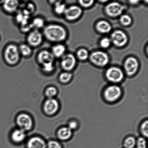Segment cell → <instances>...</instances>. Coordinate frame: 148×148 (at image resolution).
<instances>
[{
	"label": "cell",
	"instance_id": "21",
	"mask_svg": "<svg viewBox=\"0 0 148 148\" xmlns=\"http://www.w3.org/2000/svg\"><path fill=\"white\" fill-rule=\"evenodd\" d=\"M72 135V130L69 127H63L58 132V136L60 140H66L70 138Z\"/></svg>",
	"mask_w": 148,
	"mask_h": 148
},
{
	"label": "cell",
	"instance_id": "39",
	"mask_svg": "<svg viewBox=\"0 0 148 148\" xmlns=\"http://www.w3.org/2000/svg\"><path fill=\"white\" fill-rule=\"evenodd\" d=\"M141 1H143V2L146 3V4H147L148 3V0H141Z\"/></svg>",
	"mask_w": 148,
	"mask_h": 148
},
{
	"label": "cell",
	"instance_id": "7",
	"mask_svg": "<svg viewBox=\"0 0 148 148\" xmlns=\"http://www.w3.org/2000/svg\"><path fill=\"white\" fill-rule=\"evenodd\" d=\"M121 95V90L119 86L112 85L108 87L104 92V96L107 101L113 102L118 99Z\"/></svg>",
	"mask_w": 148,
	"mask_h": 148
},
{
	"label": "cell",
	"instance_id": "12",
	"mask_svg": "<svg viewBox=\"0 0 148 148\" xmlns=\"http://www.w3.org/2000/svg\"><path fill=\"white\" fill-rule=\"evenodd\" d=\"M138 62L134 57L127 58L125 62L124 67L126 73L129 76H132L137 72L138 67Z\"/></svg>",
	"mask_w": 148,
	"mask_h": 148
},
{
	"label": "cell",
	"instance_id": "35",
	"mask_svg": "<svg viewBox=\"0 0 148 148\" xmlns=\"http://www.w3.org/2000/svg\"><path fill=\"white\" fill-rule=\"evenodd\" d=\"M77 124L75 121H71L69 123V128L71 130L75 129L77 127Z\"/></svg>",
	"mask_w": 148,
	"mask_h": 148
},
{
	"label": "cell",
	"instance_id": "25",
	"mask_svg": "<svg viewBox=\"0 0 148 148\" xmlns=\"http://www.w3.org/2000/svg\"><path fill=\"white\" fill-rule=\"evenodd\" d=\"M136 143L135 139L133 137H129L124 142V146L125 148H133Z\"/></svg>",
	"mask_w": 148,
	"mask_h": 148
},
{
	"label": "cell",
	"instance_id": "27",
	"mask_svg": "<svg viewBox=\"0 0 148 148\" xmlns=\"http://www.w3.org/2000/svg\"><path fill=\"white\" fill-rule=\"evenodd\" d=\"M77 54L78 59L82 61L86 60L88 56V52L86 50L84 49H79L77 52Z\"/></svg>",
	"mask_w": 148,
	"mask_h": 148
},
{
	"label": "cell",
	"instance_id": "31",
	"mask_svg": "<svg viewBox=\"0 0 148 148\" xmlns=\"http://www.w3.org/2000/svg\"><path fill=\"white\" fill-rule=\"evenodd\" d=\"M140 130L142 134L146 137L148 136V121L147 120L143 123L140 127Z\"/></svg>",
	"mask_w": 148,
	"mask_h": 148
},
{
	"label": "cell",
	"instance_id": "33",
	"mask_svg": "<svg viewBox=\"0 0 148 148\" xmlns=\"http://www.w3.org/2000/svg\"><path fill=\"white\" fill-rule=\"evenodd\" d=\"M136 143L138 148H146L147 143L146 140L143 138L140 137L138 138Z\"/></svg>",
	"mask_w": 148,
	"mask_h": 148
},
{
	"label": "cell",
	"instance_id": "10",
	"mask_svg": "<svg viewBox=\"0 0 148 148\" xmlns=\"http://www.w3.org/2000/svg\"><path fill=\"white\" fill-rule=\"evenodd\" d=\"M75 56L72 54H65L61 58L60 66L64 70L69 72L72 70L76 64Z\"/></svg>",
	"mask_w": 148,
	"mask_h": 148
},
{
	"label": "cell",
	"instance_id": "14",
	"mask_svg": "<svg viewBox=\"0 0 148 148\" xmlns=\"http://www.w3.org/2000/svg\"><path fill=\"white\" fill-rule=\"evenodd\" d=\"M17 124L21 129L28 130L32 127L33 122L31 117L25 114H22L18 116L17 119Z\"/></svg>",
	"mask_w": 148,
	"mask_h": 148
},
{
	"label": "cell",
	"instance_id": "18",
	"mask_svg": "<svg viewBox=\"0 0 148 148\" xmlns=\"http://www.w3.org/2000/svg\"><path fill=\"white\" fill-rule=\"evenodd\" d=\"M32 30H40L44 28L45 26V21L44 18L41 17H34L30 22Z\"/></svg>",
	"mask_w": 148,
	"mask_h": 148
},
{
	"label": "cell",
	"instance_id": "8",
	"mask_svg": "<svg viewBox=\"0 0 148 148\" xmlns=\"http://www.w3.org/2000/svg\"><path fill=\"white\" fill-rule=\"evenodd\" d=\"M106 75L108 81L114 83L121 82L124 78L122 71L116 67H110L107 70Z\"/></svg>",
	"mask_w": 148,
	"mask_h": 148
},
{
	"label": "cell",
	"instance_id": "23",
	"mask_svg": "<svg viewBox=\"0 0 148 148\" xmlns=\"http://www.w3.org/2000/svg\"><path fill=\"white\" fill-rule=\"evenodd\" d=\"M66 6L63 2L58 3L53 6V10L55 14L58 16L64 14Z\"/></svg>",
	"mask_w": 148,
	"mask_h": 148
},
{
	"label": "cell",
	"instance_id": "22",
	"mask_svg": "<svg viewBox=\"0 0 148 148\" xmlns=\"http://www.w3.org/2000/svg\"><path fill=\"white\" fill-rule=\"evenodd\" d=\"M25 137L24 131L22 129L15 130L13 133L12 138L14 141L20 142L24 140Z\"/></svg>",
	"mask_w": 148,
	"mask_h": 148
},
{
	"label": "cell",
	"instance_id": "32",
	"mask_svg": "<svg viewBox=\"0 0 148 148\" xmlns=\"http://www.w3.org/2000/svg\"><path fill=\"white\" fill-rule=\"evenodd\" d=\"M111 41L108 38L105 37L103 38L100 42V45L101 47L104 48H107L109 47L111 44Z\"/></svg>",
	"mask_w": 148,
	"mask_h": 148
},
{
	"label": "cell",
	"instance_id": "34",
	"mask_svg": "<svg viewBox=\"0 0 148 148\" xmlns=\"http://www.w3.org/2000/svg\"><path fill=\"white\" fill-rule=\"evenodd\" d=\"M48 148H62V147L58 142L51 141L49 142L48 144Z\"/></svg>",
	"mask_w": 148,
	"mask_h": 148
},
{
	"label": "cell",
	"instance_id": "6",
	"mask_svg": "<svg viewBox=\"0 0 148 148\" xmlns=\"http://www.w3.org/2000/svg\"><path fill=\"white\" fill-rule=\"evenodd\" d=\"M90 59L94 64L100 67L106 66L109 61L108 55L101 51H97L92 53L90 56Z\"/></svg>",
	"mask_w": 148,
	"mask_h": 148
},
{
	"label": "cell",
	"instance_id": "3",
	"mask_svg": "<svg viewBox=\"0 0 148 148\" xmlns=\"http://www.w3.org/2000/svg\"><path fill=\"white\" fill-rule=\"evenodd\" d=\"M43 39L42 33L40 30H32L27 34V43L32 47H38L43 43Z\"/></svg>",
	"mask_w": 148,
	"mask_h": 148
},
{
	"label": "cell",
	"instance_id": "4",
	"mask_svg": "<svg viewBox=\"0 0 148 148\" xmlns=\"http://www.w3.org/2000/svg\"><path fill=\"white\" fill-rule=\"evenodd\" d=\"M125 9V6L117 1L109 3L106 6L105 11L107 15L110 17H118L123 13Z\"/></svg>",
	"mask_w": 148,
	"mask_h": 148
},
{
	"label": "cell",
	"instance_id": "40",
	"mask_svg": "<svg viewBox=\"0 0 148 148\" xmlns=\"http://www.w3.org/2000/svg\"><path fill=\"white\" fill-rule=\"evenodd\" d=\"M4 0H0V5H2Z\"/></svg>",
	"mask_w": 148,
	"mask_h": 148
},
{
	"label": "cell",
	"instance_id": "2",
	"mask_svg": "<svg viewBox=\"0 0 148 148\" xmlns=\"http://www.w3.org/2000/svg\"><path fill=\"white\" fill-rule=\"evenodd\" d=\"M18 47L14 43L7 45L4 49L3 56L6 63L10 66H14L19 62L21 58Z\"/></svg>",
	"mask_w": 148,
	"mask_h": 148
},
{
	"label": "cell",
	"instance_id": "30",
	"mask_svg": "<svg viewBox=\"0 0 148 148\" xmlns=\"http://www.w3.org/2000/svg\"><path fill=\"white\" fill-rule=\"evenodd\" d=\"M57 93V90L53 87H50L47 88L46 91V96L49 98H51L54 96Z\"/></svg>",
	"mask_w": 148,
	"mask_h": 148
},
{
	"label": "cell",
	"instance_id": "17",
	"mask_svg": "<svg viewBox=\"0 0 148 148\" xmlns=\"http://www.w3.org/2000/svg\"><path fill=\"white\" fill-rule=\"evenodd\" d=\"M28 148H46L45 142L38 137H34L30 139L27 143Z\"/></svg>",
	"mask_w": 148,
	"mask_h": 148
},
{
	"label": "cell",
	"instance_id": "9",
	"mask_svg": "<svg viewBox=\"0 0 148 148\" xmlns=\"http://www.w3.org/2000/svg\"><path fill=\"white\" fill-rule=\"evenodd\" d=\"M111 42L117 47H122L127 42V35L121 30H117L112 33L110 39Z\"/></svg>",
	"mask_w": 148,
	"mask_h": 148
},
{
	"label": "cell",
	"instance_id": "26",
	"mask_svg": "<svg viewBox=\"0 0 148 148\" xmlns=\"http://www.w3.org/2000/svg\"><path fill=\"white\" fill-rule=\"evenodd\" d=\"M72 74L68 72H62L59 76V79L61 82L66 83L69 82L71 79Z\"/></svg>",
	"mask_w": 148,
	"mask_h": 148
},
{
	"label": "cell",
	"instance_id": "20",
	"mask_svg": "<svg viewBox=\"0 0 148 148\" xmlns=\"http://www.w3.org/2000/svg\"><path fill=\"white\" fill-rule=\"evenodd\" d=\"M96 27L99 32L103 33L109 32L111 30V26L109 23L104 20L98 22Z\"/></svg>",
	"mask_w": 148,
	"mask_h": 148
},
{
	"label": "cell",
	"instance_id": "38",
	"mask_svg": "<svg viewBox=\"0 0 148 148\" xmlns=\"http://www.w3.org/2000/svg\"><path fill=\"white\" fill-rule=\"evenodd\" d=\"M99 2L101 3H106L108 2L110 0H97Z\"/></svg>",
	"mask_w": 148,
	"mask_h": 148
},
{
	"label": "cell",
	"instance_id": "36",
	"mask_svg": "<svg viewBox=\"0 0 148 148\" xmlns=\"http://www.w3.org/2000/svg\"><path fill=\"white\" fill-rule=\"evenodd\" d=\"M49 4L52 6L58 3L63 2L64 0H47Z\"/></svg>",
	"mask_w": 148,
	"mask_h": 148
},
{
	"label": "cell",
	"instance_id": "28",
	"mask_svg": "<svg viewBox=\"0 0 148 148\" xmlns=\"http://www.w3.org/2000/svg\"><path fill=\"white\" fill-rule=\"evenodd\" d=\"M132 19L130 16L127 14H124L120 18V21L121 24L124 26H128L132 23Z\"/></svg>",
	"mask_w": 148,
	"mask_h": 148
},
{
	"label": "cell",
	"instance_id": "13",
	"mask_svg": "<svg viewBox=\"0 0 148 148\" xmlns=\"http://www.w3.org/2000/svg\"><path fill=\"white\" fill-rule=\"evenodd\" d=\"M20 4V0H4L1 6L6 12L13 14L18 11Z\"/></svg>",
	"mask_w": 148,
	"mask_h": 148
},
{
	"label": "cell",
	"instance_id": "37",
	"mask_svg": "<svg viewBox=\"0 0 148 148\" xmlns=\"http://www.w3.org/2000/svg\"><path fill=\"white\" fill-rule=\"evenodd\" d=\"M141 1V0H128L129 3L133 5H137Z\"/></svg>",
	"mask_w": 148,
	"mask_h": 148
},
{
	"label": "cell",
	"instance_id": "24",
	"mask_svg": "<svg viewBox=\"0 0 148 148\" xmlns=\"http://www.w3.org/2000/svg\"><path fill=\"white\" fill-rule=\"evenodd\" d=\"M29 15H31L36 11V6L32 2H28L25 4L24 7L23 9Z\"/></svg>",
	"mask_w": 148,
	"mask_h": 148
},
{
	"label": "cell",
	"instance_id": "15",
	"mask_svg": "<svg viewBox=\"0 0 148 148\" xmlns=\"http://www.w3.org/2000/svg\"><path fill=\"white\" fill-rule=\"evenodd\" d=\"M59 108V104L56 100L50 98L45 102L44 109L46 114L51 115L55 114Z\"/></svg>",
	"mask_w": 148,
	"mask_h": 148
},
{
	"label": "cell",
	"instance_id": "19",
	"mask_svg": "<svg viewBox=\"0 0 148 148\" xmlns=\"http://www.w3.org/2000/svg\"><path fill=\"white\" fill-rule=\"evenodd\" d=\"M21 56L27 58L29 57L33 53V49L27 43H21L18 46Z\"/></svg>",
	"mask_w": 148,
	"mask_h": 148
},
{
	"label": "cell",
	"instance_id": "11",
	"mask_svg": "<svg viewBox=\"0 0 148 148\" xmlns=\"http://www.w3.org/2000/svg\"><path fill=\"white\" fill-rule=\"evenodd\" d=\"M82 13L80 7L76 5H72L66 7L64 15L66 20L73 21L79 17Z\"/></svg>",
	"mask_w": 148,
	"mask_h": 148
},
{
	"label": "cell",
	"instance_id": "5",
	"mask_svg": "<svg viewBox=\"0 0 148 148\" xmlns=\"http://www.w3.org/2000/svg\"><path fill=\"white\" fill-rule=\"evenodd\" d=\"M55 58L51 51L46 50H40L37 56L38 63L40 66L55 64Z\"/></svg>",
	"mask_w": 148,
	"mask_h": 148
},
{
	"label": "cell",
	"instance_id": "29",
	"mask_svg": "<svg viewBox=\"0 0 148 148\" xmlns=\"http://www.w3.org/2000/svg\"><path fill=\"white\" fill-rule=\"evenodd\" d=\"M95 0H78L79 5L84 8H88L94 4Z\"/></svg>",
	"mask_w": 148,
	"mask_h": 148
},
{
	"label": "cell",
	"instance_id": "16",
	"mask_svg": "<svg viewBox=\"0 0 148 148\" xmlns=\"http://www.w3.org/2000/svg\"><path fill=\"white\" fill-rule=\"evenodd\" d=\"M66 48L64 45L62 43H55L52 46L51 52L55 59L62 58L65 54Z\"/></svg>",
	"mask_w": 148,
	"mask_h": 148
},
{
	"label": "cell",
	"instance_id": "1",
	"mask_svg": "<svg viewBox=\"0 0 148 148\" xmlns=\"http://www.w3.org/2000/svg\"><path fill=\"white\" fill-rule=\"evenodd\" d=\"M43 30V37L51 43H62L66 40L67 33L66 29L60 24L51 23L46 25Z\"/></svg>",
	"mask_w": 148,
	"mask_h": 148
}]
</instances>
